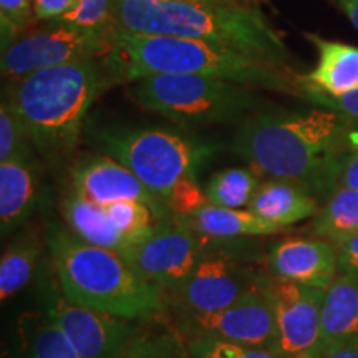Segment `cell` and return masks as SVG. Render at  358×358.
<instances>
[{
  "instance_id": "obj_1",
  "label": "cell",
  "mask_w": 358,
  "mask_h": 358,
  "mask_svg": "<svg viewBox=\"0 0 358 358\" xmlns=\"http://www.w3.org/2000/svg\"><path fill=\"white\" fill-rule=\"evenodd\" d=\"M353 138L350 120L335 111L268 108L244 118L231 150L256 173L294 182L317 199L337 189Z\"/></svg>"
},
{
  "instance_id": "obj_2",
  "label": "cell",
  "mask_w": 358,
  "mask_h": 358,
  "mask_svg": "<svg viewBox=\"0 0 358 358\" xmlns=\"http://www.w3.org/2000/svg\"><path fill=\"white\" fill-rule=\"evenodd\" d=\"M115 27L201 40L289 70L280 34L256 6L239 0H111Z\"/></svg>"
},
{
  "instance_id": "obj_3",
  "label": "cell",
  "mask_w": 358,
  "mask_h": 358,
  "mask_svg": "<svg viewBox=\"0 0 358 358\" xmlns=\"http://www.w3.org/2000/svg\"><path fill=\"white\" fill-rule=\"evenodd\" d=\"M111 82H136L155 75H196L257 90L299 95L290 70L201 40L129 32L115 27L105 58Z\"/></svg>"
},
{
  "instance_id": "obj_4",
  "label": "cell",
  "mask_w": 358,
  "mask_h": 358,
  "mask_svg": "<svg viewBox=\"0 0 358 358\" xmlns=\"http://www.w3.org/2000/svg\"><path fill=\"white\" fill-rule=\"evenodd\" d=\"M110 83L105 60L90 58L13 80L7 95L34 150L60 166L73 155L90 108Z\"/></svg>"
},
{
  "instance_id": "obj_5",
  "label": "cell",
  "mask_w": 358,
  "mask_h": 358,
  "mask_svg": "<svg viewBox=\"0 0 358 358\" xmlns=\"http://www.w3.org/2000/svg\"><path fill=\"white\" fill-rule=\"evenodd\" d=\"M45 243L58 287L77 306L129 320L156 319L166 308L168 295L113 250L83 243L57 224Z\"/></svg>"
},
{
  "instance_id": "obj_6",
  "label": "cell",
  "mask_w": 358,
  "mask_h": 358,
  "mask_svg": "<svg viewBox=\"0 0 358 358\" xmlns=\"http://www.w3.org/2000/svg\"><path fill=\"white\" fill-rule=\"evenodd\" d=\"M105 155L124 164L153 194L166 203L174 187L198 178L216 145L159 127H108L96 131Z\"/></svg>"
},
{
  "instance_id": "obj_7",
  "label": "cell",
  "mask_w": 358,
  "mask_h": 358,
  "mask_svg": "<svg viewBox=\"0 0 358 358\" xmlns=\"http://www.w3.org/2000/svg\"><path fill=\"white\" fill-rule=\"evenodd\" d=\"M259 90L196 75H155L129 85L128 96L141 110L181 127H209L248 118L262 101Z\"/></svg>"
},
{
  "instance_id": "obj_8",
  "label": "cell",
  "mask_w": 358,
  "mask_h": 358,
  "mask_svg": "<svg viewBox=\"0 0 358 358\" xmlns=\"http://www.w3.org/2000/svg\"><path fill=\"white\" fill-rule=\"evenodd\" d=\"M111 48V35L98 34L66 20H48L27 30L2 48L3 78L20 80L52 66L100 58Z\"/></svg>"
},
{
  "instance_id": "obj_9",
  "label": "cell",
  "mask_w": 358,
  "mask_h": 358,
  "mask_svg": "<svg viewBox=\"0 0 358 358\" xmlns=\"http://www.w3.org/2000/svg\"><path fill=\"white\" fill-rule=\"evenodd\" d=\"M226 241L206 239L194 267L168 294L176 313H209L239 301L261 285L245 261Z\"/></svg>"
},
{
  "instance_id": "obj_10",
  "label": "cell",
  "mask_w": 358,
  "mask_h": 358,
  "mask_svg": "<svg viewBox=\"0 0 358 358\" xmlns=\"http://www.w3.org/2000/svg\"><path fill=\"white\" fill-rule=\"evenodd\" d=\"M42 308L52 317L80 358H115L148 322L77 306L58 287L53 272L50 280H43Z\"/></svg>"
},
{
  "instance_id": "obj_11",
  "label": "cell",
  "mask_w": 358,
  "mask_h": 358,
  "mask_svg": "<svg viewBox=\"0 0 358 358\" xmlns=\"http://www.w3.org/2000/svg\"><path fill=\"white\" fill-rule=\"evenodd\" d=\"M174 319V329L185 338H216L272 350H277L279 343L274 308L261 285L221 310L176 313Z\"/></svg>"
},
{
  "instance_id": "obj_12",
  "label": "cell",
  "mask_w": 358,
  "mask_h": 358,
  "mask_svg": "<svg viewBox=\"0 0 358 358\" xmlns=\"http://www.w3.org/2000/svg\"><path fill=\"white\" fill-rule=\"evenodd\" d=\"M206 239L182 219L174 217L133 243L123 257L141 279L168 295L189 275Z\"/></svg>"
},
{
  "instance_id": "obj_13",
  "label": "cell",
  "mask_w": 358,
  "mask_h": 358,
  "mask_svg": "<svg viewBox=\"0 0 358 358\" xmlns=\"http://www.w3.org/2000/svg\"><path fill=\"white\" fill-rule=\"evenodd\" d=\"M261 287L275 313L279 343L285 358H322V306L325 290L268 277Z\"/></svg>"
},
{
  "instance_id": "obj_14",
  "label": "cell",
  "mask_w": 358,
  "mask_h": 358,
  "mask_svg": "<svg viewBox=\"0 0 358 358\" xmlns=\"http://www.w3.org/2000/svg\"><path fill=\"white\" fill-rule=\"evenodd\" d=\"M71 191L100 206L133 199L151 206L163 221L174 216L163 199L148 189L124 164L108 155L80 161L71 171Z\"/></svg>"
},
{
  "instance_id": "obj_15",
  "label": "cell",
  "mask_w": 358,
  "mask_h": 358,
  "mask_svg": "<svg viewBox=\"0 0 358 358\" xmlns=\"http://www.w3.org/2000/svg\"><path fill=\"white\" fill-rule=\"evenodd\" d=\"M272 275L327 290L338 275L337 249L325 239H285L268 254Z\"/></svg>"
},
{
  "instance_id": "obj_16",
  "label": "cell",
  "mask_w": 358,
  "mask_h": 358,
  "mask_svg": "<svg viewBox=\"0 0 358 358\" xmlns=\"http://www.w3.org/2000/svg\"><path fill=\"white\" fill-rule=\"evenodd\" d=\"M38 173L34 159L0 163V232H15L34 213L38 199Z\"/></svg>"
},
{
  "instance_id": "obj_17",
  "label": "cell",
  "mask_w": 358,
  "mask_h": 358,
  "mask_svg": "<svg viewBox=\"0 0 358 358\" xmlns=\"http://www.w3.org/2000/svg\"><path fill=\"white\" fill-rule=\"evenodd\" d=\"M3 358H80L42 307L25 310L12 330Z\"/></svg>"
},
{
  "instance_id": "obj_18",
  "label": "cell",
  "mask_w": 358,
  "mask_h": 358,
  "mask_svg": "<svg viewBox=\"0 0 358 358\" xmlns=\"http://www.w3.org/2000/svg\"><path fill=\"white\" fill-rule=\"evenodd\" d=\"M358 343V275L338 274L325 290L322 306V347Z\"/></svg>"
},
{
  "instance_id": "obj_19",
  "label": "cell",
  "mask_w": 358,
  "mask_h": 358,
  "mask_svg": "<svg viewBox=\"0 0 358 358\" xmlns=\"http://www.w3.org/2000/svg\"><path fill=\"white\" fill-rule=\"evenodd\" d=\"M319 52L317 66L306 77H299L302 83L338 96L358 90V47L332 42L317 34H306Z\"/></svg>"
},
{
  "instance_id": "obj_20",
  "label": "cell",
  "mask_w": 358,
  "mask_h": 358,
  "mask_svg": "<svg viewBox=\"0 0 358 358\" xmlns=\"http://www.w3.org/2000/svg\"><path fill=\"white\" fill-rule=\"evenodd\" d=\"M249 211L267 222L289 229L294 224L317 216L320 211L317 199L303 187L280 179L261 182L249 204Z\"/></svg>"
},
{
  "instance_id": "obj_21",
  "label": "cell",
  "mask_w": 358,
  "mask_h": 358,
  "mask_svg": "<svg viewBox=\"0 0 358 358\" xmlns=\"http://www.w3.org/2000/svg\"><path fill=\"white\" fill-rule=\"evenodd\" d=\"M208 239L232 241L243 237L277 236L287 229L267 222L249 209H229L206 204L189 217H179Z\"/></svg>"
},
{
  "instance_id": "obj_22",
  "label": "cell",
  "mask_w": 358,
  "mask_h": 358,
  "mask_svg": "<svg viewBox=\"0 0 358 358\" xmlns=\"http://www.w3.org/2000/svg\"><path fill=\"white\" fill-rule=\"evenodd\" d=\"M62 214L69 224L71 234L83 243L113 250L120 256H123L133 244L128 237L116 229L105 206L83 199L73 191L64 199Z\"/></svg>"
},
{
  "instance_id": "obj_23",
  "label": "cell",
  "mask_w": 358,
  "mask_h": 358,
  "mask_svg": "<svg viewBox=\"0 0 358 358\" xmlns=\"http://www.w3.org/2000/svg\"><path fill=\"white\" fill-rule=\"evenodd\" d=\"M42 256V239L37 229H25L10 241L0 259V299H8L29 284L38 259Z\"/></svg>"
},
{
  "instance_id": "obj_24",
  "label": "cell",
  "mask_w": 358,
  "mask_h": 358,
  "mask_svg": "<svg viewBox=\"0 0 358 358\" xmlns=\"http://www.w3.org/2000/svg\"><path fill=\"white\" fill-rule=\"evenodd\" d=\"M313 232L335 248L358 232V189L337 187L317 213Z\"/></svg>"
},
{
  "instance_id": "obj_25",
  "label": "cell",
  "mask_w": 358,
  "mask_h": 358,
  "mask_svg": "<svg viewBox=\"0 0 358 358\" xmlns=\"http://www.w3.org/2000/svg\"><path fill=\"white\" fill-rule=\"evenodd\" d=\"M115 358H191L186 338L174 327L145 322Z\"/></svg>"
},
{
  "instance_id": "obj_26",
  "label": "cell",
  "mask_w": 358,
  "mask_h": 358,
  "mask_svg": "<svg viewBox=\"0 0 358 358\" xmlns=\"http://www.w3.org/2000/svg\"><path fill=\"white\" fill-rule=\"evenodd\" d=\"M261 186L257 174L249 168H226L213 174L206 186V196L214 206L248 209Z\"/></svg>"
},
{
  "instance_id": "obj_27",
  "label": "cell",
  "mask_w": 358,
  "mask_h": 358,
  "mask_svg": "<svg viewBox=\"0 0 358 358\" xmlns=\"http://www.w3.org/2000/svg\"><path fill=\"white\" fill-rule=\"evenodd\" d=\"M105 208L116 229L122 232L124 237H128L131 243L143 239L159 222H163V219L156 214L155 209L151 206L141 203V201H116V203H111Z\"/></svg>"
},
{
  "instance_id": "obj_28",
  "label": "cell",
  "mask_w": 358,
  "mask_h": 358,
  "mask_svg": "<svg viewBox=\"0 0 358 358\" xmlns=\"http://www.w3.org/2000/svg\"><path fill=\"white\" fill-rule=\"evenodd\" d=\"M32 158V143L7 92L0 100V163Z\"/></svg>"
},
{
  "instance_id": "obj_29",
  "label": "cell",
  "mask_w": 358,
  "mask_h": 358,
  "mask_svg": "<svg viewBox=\"0 0 358 358\" xmlns=\"http://www.w3.org/2000/svg\"><path fill=\"white\" fill-rule=\"evenodd\" d=\"M191 358H285L272 348L237 345L216 338H186Z\"/></svg>"
},
{
  "instance_id": "obj_30",
  "label": "cell",
  "mask_w": 358,
  "mask_h": 358,
  "mask_svg": "<svg viewBox=\"0 0 358 358\" xmlns=\"http://www.w3.org/2000/svg\"><path fill=\"white\" fill-rule=\"evenodd\" d=\"M35 19L34 0H0V45L7 47L13 38L29 30Z\"/></svg>"
},
{
  "instance_id": "obj_31",
  "label": "cell",
  "mask_w": 358,
  "mask_h": 358,
  "mask_svg": "<svg viewBox=\"0 0 358 358\" xmlns=\"http://www.w3.org/2000/svg\"><path fill=\"white\" fill-rule=\"evenodd\" d=\"M64 20L105 35H111L115 29L111 0H80L75 12Z\"/></svg>"
},
{
  "instance_id": "obj_32",
  "label": "cell",
  "mask_w": 358,
  "mask_h": 358,
  "mask_svg": "<svg viewBox=\"0 0 358 358\" xmlns=\"http://www.w3.org/2000/svg\"><path fill=\"white\" fill-rule=\"evenodd\" d=\"M310 103L313 106H320V108L335 111V113L342 115L343 118L350 120V122H358V90H353L345 95L332 96L327 95L324 92L308 87L299 80V95Z\"/></svg>"
},
{
  "instance_id": "obj_33",
  "label": "cell",
  "mask_w": 358,
  "mask_h": 358,
  "mask_svg": "<svg viewBox=\"0 0 358 358\" xmlns=\"http://www.w3.org/2000/svg\"><path fill=\"white\" fill-rule=\"evenodd\" d=\"M206 204H209V199L206 189H201L198 185V178H187L179 182L166 199L169 211L176 217H189Z\"/></svg>"
},
{
  "instance_id": "obj_34",
  "label": "cell",
  "mask_w": 358,
  "mask_h": 358,
  "mask_svg": "<svg viewBox=\"0 0 358 358\" xmlns=\"http://www.w3.org/2000/svg\"><path fill=\"white\" fill-rule=\"evenodd\" d=\"M80 0H34L35 19L40 22L64 20L75 12Z\"/></svg>"
},
{
  "instance_id": "obj_35",
  "label": "cell",
  "mask_w": 358,
  "mask_h": 358,
  "mask_svg": "<svg viewBox=\"0 0 358 358\" xmlns=\"http://www.w3.org/2000/svg\"><path fill=\"white\" fill-rule=\"evenodd\" d=\"M335 249H337L338 274L358 275V232Z\"/></svg>"
},
{
  "instance_id": "obj_36",
  "label": "cell",
  "mask_w": 358,
  "mask_h": 358,
  "mask_svg": "<svg viewBox=\"0 0 358 358\" xmlns=\"http://www.w3.org/2000/svg\"><path fill=\"white\" fill-rule=\"evenodd\" d=\"M337 187L358 189V145H355V143H353L352 150L348 151L345 159H343Z\"/></svg>"
},
{
  "instance_id": "obj_37",
  "label": "cell",
  "mask_w": 358,
  "mask_h": 358,
  "mask_svg": "<svg viewBox=\"0 0 358 358\" xmlns=\"http://www.w3.org/2000/svg\"><path fill=\"white\" fill-rule=\"evenodd\" d=\"M358 32V0H332Z\"/></svg>"
},
{
  "instance_id": "obj_38",
  "label": "cell",
  "mask_w": 358,
  "mask_h": 358,
  "mask_svg": "<svg viewBox=\"0 0 358 358\" xmlns=\"http://www.w3.org/2000/svg\"><path fill=\"white\" fill-rule=\"evenodd\" d=\"M322 358H358V343L332 348V350L325 352Z\"/></svg>"
}]
</instances>
